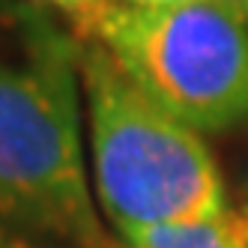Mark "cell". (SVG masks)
I'll return each instance as SVG.
<instances>
[{
	"label": "cell",
	"mask_w": 248,
	"mask_h": 248,
	"mask_svg": "<svg viewBox=\"0 0 248 248\" xmlns=\"http://www.w3.org/2000/svg\"><path fill=\"white\" fill-rule=\"evenodd\" d=\"M78 36L36 0H0V224L114 248L96 218L78 111Z\"/></svg>",
	"instance_id": "obj_1"
},
{
	"label": "cell",
	"mask_w": 248,
	"mask_h": 248,
	"mask_svg": "<svg viewBox=\"0 0 248 248\" xmlns=\"http://www.w3.org/2000/svg\"><path fill=\"white\" fill-rule=\"evenodd\" d=\"M78 63L90 111L93 188L117 233L224 212L221 170L198 129L153 102L102 42L78 36Z\"/></svg>",
	"instance_id": "obj_2"
},
{
	"label": "cell",
	"mask_w": 248,
	"mask_h": 248,
	"mask_svg": "<svg viewBox=\"0 0 248 248\" xmlns=\"http://www.w3.org/2000/svg\"><path fill=\"white\" fill-rule=\"evenodd\" d=\"M114 54L140 90L198 132L248 120V12L221 3L99 6L72 27Z\"/></svg>",
	"instance_id": "obj_3"
},
{
	"label": "cell",
	"mask_w": 248,
	"mask_h": 248,
	"mask_svg": "<svg viewBox=\"0 0 248 248\" xmlns=\"http://www.w3.org/2000/svg\"><path fill=\"white\" fill-rule=\"evenodd\" d=\"M126 248H248V203L198 221L140 227L123 236Z\"/></svg>",
	"instance_id": "obj_4"
},
{
	"label": "cell",
	"mask_w": 248,
	"mask_h": 248,
	"mask_svg": "<svg viewBox=\"0 0 248 248\" xmlns=\"http://www.w3.org/2000/svg\"><path fill=\"white\" fill-rule=\"evenodd\" d=\"M0 248H72V245H60V242H51V239H42V236H33V233H24V230L0 224Z\"/></svg>",
	"instance_id": "obj_5"
},
{
	"label": "cell",
	"mask_w": 248,
	"mask_h": 248,
	"mask_svg": "<svg viewBox=\"0 0 248 248\" xmlns=\"http://www.w3.org/2000/svg\"><path fill=\"white\" fill-rule=\"evenodd\" d=\"M173 3H201V0H96V9L99 6H173ZM221 3H233V6H239V9L248 12V0H221ZM90 15H87V18H90Z\"/></svg>",
	"instance_id": "obj_6"
},
{
	"label": "cell",
	"mask_w": 248,
	"mask_h": 248,
	"mask_svg": "<svg viewBox=\"0 0 248 248\" xmlns=\"http://www.w3.org/2000/svg\"><path fill=\"white\" fill-rule=\"evenodd\" d=\"M54 9H60L66 18H69V24L72 27H78L87 15H90L93 9H96V0H48Z\"/></svg>",
	"instance_id": "obj_7"
}]
</instances>
